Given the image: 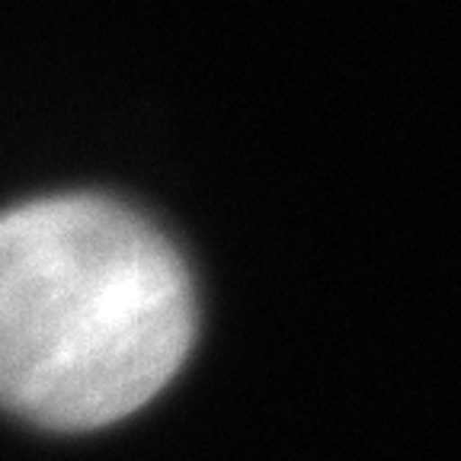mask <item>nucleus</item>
Instances as JSON below:
<instances>
[{
  "label": "nucleus",
  "instance_id": "nucleus-1",
  "mask_svg": "<svg viewBox=\"0 0 461 461\" xmlns=\"http://www.w3.org/2000/svg\"><path fill=\"white\" fill-rule=\"evenodd\" d=\"M195 339L176 247L106 195L0 212V407L45 429H100L154 401Z\"/></svg>",
  "mask_w": 461,
  "mask_h": 461
}]
</instances>
